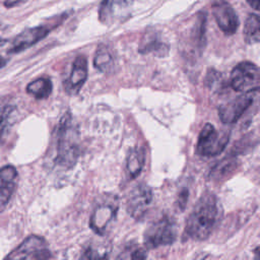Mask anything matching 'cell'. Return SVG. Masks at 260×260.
Segmentation results:
<instances>
[{
    "mask_svg": "<svg viewBox=\"0 0 260 260\" xmlns=\"http://www.w3.org/2000/svg\"><path fill=\"white\" fill-rule=\"evenodd\" d=\"M55 164L64 169L72 168L79 155V148L75 140L72 117L67 112L60 120L57 128V146Z\"/></svg>",
    "mask_w": 260,
    "mask_h": 260,
    "instance_id": "obj_2",
    "label": "cell"
},
{
    "mask_svg": "<svg viewBox=\"0 0 260 260\" xmlns=\"http://www.w3.org/2000/svg\"><path fill=\"white\" fill-rule=\"evenodd\" d=\"M212 14L218 27L225 35H234L239 26L238 16L226 0H215L212 3Z\"/></svg>",
    "mask_w": 260,
    "mask_h": 260,
    "instance_id": "obj_10",
    "label": "cell"
},
{
    "mask_svg": "<svg viewBox=\"0 0 260 260\" xmlns=\"http://www.w3.org/2000/svg\"><path fill=\"white\" fill-rule=\"evenodd\" d=\"M144 165V150L142 148L132 149L127 156V172L132 178L137 177Z\"/></svg>",
    "mask_w": 260,
    "mask_h": 260,
    "instance_id": "obj_20",
    "label": "cell"
},
{
    "mask_svg": "<svg viewBox=\"0 0 260 260\" xmlns=\"http://www.w3.org/2000/svg\"><path fill=\"white\" fill-rule=\"evenodd\" d=\"M231 85L236 91H255L260 85V69L251 62L239 63L231 73Z\"/></svg>",
    "mask_w": 260,
    "mask_h": 260,
    "instance_id": "obj_6",
    "label": "cell"
},
{
    "mask_svg": "<svg viewBox=\"0 0 260 260\" xmlns=\"http://www.w3.org/2000/svg\"><path fill=\"white\" fill-rule=\"evenodd\" d=\"M205 257H206V256H203V257H200V258L198 257V258H197V259H195V260H204V259H205Z\"/></svg>",
    "mask_w": 260,
    "mask_h": 260,
    "instance_id": "obj_31",
    "label": "cell"
},
{
    "mask_svg": "<svg viewBox=\"0 0 260 260\" xmlns=\"http://www.w3.org/2000/svg\"><path fill=\"white\" fill-rule=\"evenodd\" d=\"M131 0H104L100 6V20L112 24L127 15Z\"/></svg>",
    "mask_w": 260,
    "mask_h": 260,
    "instance_id": "obj_12",
    "label": "cell"
},
{
    "mask_svg": "<svg viewBox=\"0 0 260 260\" xmlns=\"http://www.w3.org/2000/svg\"><path fill=\"white\" fill-rule=\"evenodd\" d=\"M254 254H255L254 260H260V245L256 247V249L254 250Z\"/></svg>",
    "mask_w": 260,
    "mask_h": 260,
    "instance_id": "obj_29",
    "label": "cell"
},
{
    "mask_svg": "<svg viewBox=\"0 0 260 260\" xmlns=\"http://www.w3.org/2000/svg\"><path fill=\"white\" fill-rule=\"evenodd\" d=\"M85 256L88 260H103L105 258L106 254H101L98 250H94L90 247L86 250Z\"/></svg>",
    "mask_w": 260,
    "mask_h": 260,
    "instance_id": "obj_25",
    "label": "cell"
},
{
    "mask_svg": "<svg viewBox=\"0 0 260 260\" xmlns=\"http://www.w3.org/2000/svg\"><path fill=\"white\" fill-rule=\"evenodd\" d=\"M53 84L50 78L40 77L30 81L26 85V92L38 100H44L49 98L52 93Z\"/></svg>",
    "mask_w": 260,
    "mask_h": 260,
    "instance_id": "obj_16",
    "label": "cell"
},
{
    "mask_svg": "<svg viewBox=\"0 0 260 260\" xmlns=\"http://www.w3.org/2000/svg\"><path fill=\"white\" fill-rule=\"evenodd\" d=\"M51 253L47 248V243L44 238L31 235L21 242L13 251H11L5 260H49Z\"/></svg>",
    "mask_w": 260,
    "mask_h": 260,
    "instance_id": "obj_7",
    "label": "cell"
},
{
    "mask_svg": "<svg viewBox=\"0 0 260 260\" xmlns=\"http://www.w3.org/2000/svg\"><path fill=\"white\" fill-rule=\"evenodd\" d=\"M244 38L246 43L254 44L260 42V16L250 14L244 24Z\"/></svg>",
    "mask_w": 260,
    "mask_h": 260,
    "instance_id": "obj_19",
    "label": "cell"
},
{
    "mask_svg": "<svg viewBox=\"0 0 260 260\" xmlns=\"http://www.w3.org/2000/svg\"><path fill=\"white\" fill-rule=\"evenodd\" d=\"M87 78V60L83 55L77 56L72 64L70 74L64 82V88L69 94H76Z\"/></svg>",
    "mask_w": 260,
    "mask_h": 260,
    "instance_id": "obj_11",
    "label": "cell"
},
{
    "mask_svg": "<svg viewBox=\"0 0 260 260\" xmlns=\"http://www.w3.org/2000/svg\"><path fill=\"white\" fill-rule=\"evenodd\" d=\"M188 198H189V191L187 188H184L181 190V192L178 195V204L180 206L181 210H184L186 208L187 202H188Z\"/></svg>",
    "mask_w": 260,
    "mask_h": 260,
    "instance_id": "obj_23",
    "label": "cell"
},
{
    "mask_svg": "<svg viewBox=\"0 0 260 260\" xmlns=\"http://www.w3.org/2000/svg\"><path fill=\"white\" fill-rule=\"evenodd\" d=\"M246 1L248 2V4H249L252 8H254V9L260 11V0H246Z\"/></svg>",
    "mask_w": 260,
    "mask_h": 260,
    "instance_id": "obj_28",
    "label": "cell"
},
{
    "mask_svg": "<svg viewBox=\"0 0 260 260\" xmlns=\"http://www.w3.org/2000/svg\"><path fill=\"white\" fill-rule=\"evenodd\" d=\"M6 63H7V59L4 58V57H2V56L0 55V69L3 68V67L6 65Z\"/></svg>",
    "mask_w": 260,
    "mask_h": 260,
    "instance_id": "obj_30",
    "label": "cell"
},
{
    "mask_svg": "<svg viewBox=\"0 0 260 260\" xmlns=\"http://www.w3.org/2000/svg\"><path fill=\"white\" fill-rule=\"evenodd\" d=\"M16 106L10 101V99L0 100V143L3 141L8 128L12 124V119Z\"/></svg>",
    "mask_w": 260,
    "mask_h": 260,
    "instance_id": "obj_15",
    "label": "cell"
},
{
    "mask_svg": "<svg viewBox=\"0 0 260 260\" xmlns=\"http://www.w3.org/2000/svg\"><path fill=\"white\" fill-rule=\"evenodd\" d=\"M151 200V189L145 184H138L130 191L127 201V210L132 217L140 219L147 211Z\"/></svg>",
    "mask_w": 260,
    "mask_h": 260,
    "instance_id": "obj_9",
    "label": "cell"
},
{
    "mask_svg": "<svg viewBox=\"0 0 260 260\" xmlns=\"http://www.w3.org/2000/svg\"><path fill=\"white\" fill-rule=\"evenodd\" d=\"M130 255H131L130 251L129 250H125L122 253H120L115 260H130Z\"/></svg>",
    "mask_w": 260,
    "mask_h": 260,
    "instance_id": "obj_27",
    "label": "cell"
},
{
    "mask_svg": "<svg viewBox=\"0 0 260 260\" xmlns=\"http://www.w3.org/2000/svg\"><path fill=\"white\" fill-rule=\"evenodd\" d=\"M140 53L146 54L149 52H156L160 54V52L166 53L167 46L161 44L160 42H156L155 39H149L147 42H143V45L140 47Z\"/></svg>",
    "mask_w": 260,
    "mask_h": 260,
    "instance_id": "obj_22",
    "label": "cell"
},
{
    "mask_svg": "<svg viewBox=\"0 0 260 260\" xmlns=\"http://www.w3.org/2000/svg\"><path fill=\"white\" fill-rule=\"evenodd\" d=\"M205 30H206V16L204 13H199L194 27L192 29V36L194 43L198 48H203L205 45Z\"/></svg>",
    "mask_w": 260,
    "mask_h": 260,
    "instance_id": "obj_21",
    "label": "cell"
},
{
    "mask_svg": "<svg viewBox=\"0 0 260 260\" xmlns=\"http://www.w3.org/2000/svg\"><path fill=\"white\" fill-rule=\"evenodd\" d=\"M117 206L110 203H105L96 206L90 216L89 224L93 232L103 235L107 225L112 221L117 212Z\"/></svg>",
    "mask_w": 260,
    "mask_h": 260,
    "instance_id": "obj_13",
    "label": "cell"
},
{
    "mask_svg": "<svg viewBox=\"0 0 260 260\" xmlns=\"http://www.w3.org/2000/svg\"><path fill=\"white\" fill-rule=\"evenodd\" d=\"M177 237V230L175 222L168 216H164L145 230L144 244L147 248L154 249L160 246L171 245L175 242Z\"/></svg>",
    "mask_w": 260,
    "mask_h": 260,
    "instance_id": "obj_4",
    "label": "cell"
},
{
    "mask_svg": "<svg viewBox=\"0 0 260 260\" xmlns=\"http://www.w3.org/2000/svg\"><path fill=\"white\" fill-rule=\"evenodd\" d=\"M28 0H5V2H4V6L6 7V8H12V7H14V6H18V5H20V4H22V3H25V2H27Z\"/></svg>",
    "mask_w": 260,
    "mask_h": 260,
    "instance_id": "obj_26",
    "label": "cell"
},
{
    "mask_svg": "<svg viewBox=\"0 0 260 260\" xmlns=\"http://www.w3.org/2000/svg\"><path fill=\"white\" fill-rule=\"evenodd\" d=\"M17 171L13 166H5L0 169V209L9 202L15 186Z\"/></svg>",
    "mask_w": 260,
    "mask_h": 260,
    "instance_id": "obj_14",
    "label": "cell"
},
{
    "mask_svg": "<svg viewBox=\"0 0 260 260\" xmlns=\"http://www.w3.org/2000/svg\"><path fill=\"white\" fill-rule=\"evenodd\" d=\"M93 65L99 71L104 73H108L113 70L114 59L109 48L106 45L101 44L96 48L93 58Z\"/></svg>",
    "mask_w": 260,
    "mask_h": 260,
    "instance_id": "obj_18",
    "label": "cell"
},
{
    "mask_svg": "<svg viewBox=\"0 0 260 260\" xmlns=\"http://www.w3.org/2000/svg\"><path fill=\"white\" fill-rule=\"evenodd\" d=\"M147 258V251L144 248H138L131 252L130 259L131 260H146Z\"/></svg>",
    "mask_w": 260,
    "mask_h": 260,
    "instance_id": "obj_24",
    "label": "cell"
},
{
    "mask_svg": "<svg viewBox=\"0 0 260 260\" xmlns=\"http://www.w3.org/2000/svg\"><path fill=\"white\" fill-rule=\"evenodd\" d=\"M218 215L216 197L209 192L204 193L189 214L185 232L196 241H204L211 235Z\"/></svg>",
    "mask_w": 260,
    "mask_h": 260,
    "instance_id": "obj_1",
    "label": "cell"
},
{
    "mask_svg": "<svg viewBox=\"0 0 260 260\" xmlns=\"http://www.w3.org/2000/svg\"><path fill=\"white\" fill-rule=\"evenodd\" d=\"M230 134L219 132L210 123H206L198 137L196 150L203 156H215L222 152L229 143Z\"/></svg>",
    "mask_w": 260,
    "mask_h": 260,
    "instance_id": "obj_5",
    "label": "cell"
},
{
    "mask_svg": "<svg viewBox=\"0 0 260 260\" xmlns=\"http://www.w3.org/2000/svg\"><path fill=\"white\" fill-rule=\"evenodd\" d=\"M68 13H63L61 15H57L55 17V20L51 19L48 23L25 28L11 41L8 53L17 54L36 45L37 43L45 39L54 28L60 25L68 17Z\"/></svg>",
    "mask_w": 260,
    "mask_h": 260,
    "instance_id": "obj_3",
    "label": "cell"
},
{
    "mask_svg": "<svg viewBox=\"0 0 260 260\" xmlns=\"http://www.w3.org/2000/svg\"><path fill=\"white\" fill-rule=\"evenodd\" d=\"M254 91L245 92L233 101L222 105L218 109V115L222 123L232 124L237 122L252 105Z\"/></svg>",
    "mask_w": 260,
    "mask_h": 260,
    "instance_id": "obj_8",
    "label": "cell"
},
{
    "mask_svg": "<svg viewBox=\"0 0 260 260\" xmlns=\"http://www.w3.org/2000/svg\"><path fill=\"white\" fill-rule=\"evenodd\" d=\"M239 162L236 157L226 156L225 158L221 159L217 165L209 173V179L214 181H220L225 179L228 176L232 175L238 168Z\"/></svg>",
    "mask_w": 260,
    "mask_h": 260,
    "instance_id": "obj_17",
    "label": "cell"
}]
</instances>
